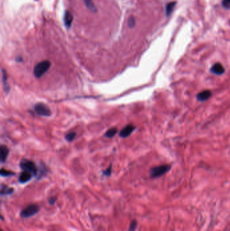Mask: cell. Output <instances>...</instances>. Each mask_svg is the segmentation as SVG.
Segmentation results:
<instances>
[{
	"label": "cell",
	"instance_id": "8992f818",
	"mask_svg": "<svg viewBox=\"0 0 230 231\" xmlns=\"http://www.w3.org/2000/svg\"><path fill=\"white\" fill-rule=\"evenodd\" d=\"M135 128L136 127L132 125H128L127 126H126L124 129H122L121 130V131L120 133V136L122 138L128 137L132 133Z\"/></svg>",
	"mask_w": 230,
	"mask_h": 231
},
{
	"label": "cell",
	"instance_id": "4fadbf2b",
	"mask_svg": "<svg viewBox=\"0 0 230 231\" xmlns=\"http://www.w3.org/2000/svg\"><path fill=\"white\" fill-rule=\"evenodd\" d=\"M7 74L6 72L2 69V82H3V89H4L5 92H8L10 90V87L7 84Z\"/></svg>",
	"mask_w": 230,
	"mask_h": 231
},
{
	"label": "cell",
	"instance_id": "603a6c76",
	"mask_svg": "<svg viewBox=\"0 0 230 231\" xmlns=\"http://www.w3.org/2000/svg\"><path fill=\"white\" fill-rule=\"evenodd\" d=\"M56 202V199L55 197H50L49 199V203L50 205H54Z\"/></svg>",
	"mask_w": 230,
	"mask_h": 231
},
{
	"label": "cell",
	"instance_id": "ac0fdd59",
	"mask_svg": "<svg viewBox=\"0 0 230 231\" xmlns=\"http://www.w3.org/2000/svg\"><path fill=\"white\" fill-rule=\"evenodd\" d=\"M0 174H1L2 176H9L14 175V173L11 171L7 170H5V169H3V168H2Z\"/></svg>",
	"mask_w": 230,
	"mask_h": 231
},
{
	"label": "cell",
	"instance_id": "7a4b0ae2",
	"mask_svg": "<svg viewBox=\"0 0 230 231\" xmlns=\"http://www.w3.org/2000/svg\"><path fill=\"white\" fill-rule=\"evenodd\" d=\"M171 165H161L151 169L150 176L151 178H158L170 170Z\"/></svg>",
	"mask_w": 230,
	"mask_h": 231
},
{
	"label": "cell",
	"instance_id": "ffe728a7",
	"mask_svg": "<svg viewBox=\"0 0 230 231\" xmlns=\"http://www.w3.org/2000/svg\"><path fill=\"white\" fill-rule=\"evenodd\" d=\"M223 6L226 9H229L230 8V0H223L222 2Z\"/></svg>",
	"mask_w": 230,
	"mask_h": 231
},
{
	"label": "cell",
	"instance_id": "52a82bcc",
	"mask_svg": "<svg viewBox=\"0 0 230 231\" xmlns=\"http://www.w3.org/2000/svg\"><path fill=\"white\" fill-rule=\"evenodd\" d=\"M210 71L213 74L217 75H221L224 73L225 68L221 64L216 63L211 67Z\"/></svg>",
	"mask_w": 230,
	"mask_h": 231
},
{
	"label": "cell",
	"instance_id": "5bb4252c",
	"mask_svg": "<svg viewBox=\"0 0 230 231\" xmlns=\"http://www.w3.org/2000/svg\"><path fill=\"white\" fill-rule=\"evenodd\" d=\"M175 6V2H170L166 6V15L167 16H170V15L172 13L173 11L174 7Z\"/></svg>",
	"mask_w": 230,
	"mask_h": 231
},
{
	"label": "cell",
	"instance_id": "3957f363",
	"mask_svg": "<svg viewBox=\"0 0 230 231\" xmlns=\"http://www.w3.org/2000/svg\"><path fill=\"white\" fill-rule=\"evenodd\" d=\"M20 166L23 171H27L33 176H35L37 173V168L35 164L33 161L28 160L26 159H23L20 163Z\"/></svg>",
	"mask_w": 230,
	"mask_h": 231
},
{
	"label": "cell",
	"instance_id": "8fae6325",
	"mask_svg": "<svg viewBox=\"0 0 230 231\" xmlns=\"http://www.w3.org/2000/svg\"><path fill=\"white\" fill-rule=\"evenodd\" d=\"M72 20H73V16H72V14L68 11H66L64 15V23L67 27H70Z\"/></svg>",
	"mask_w": 230,
	"mask_h": 231
},
{
	"label": "cell",
	"instance_id": "d6986e66",
	"mask_svg": "<svg viewBox=\"0 0 230 231\" xmlns=\"http://www.w3.org/2000/svg\"><path fill=\"white\" fill-rule=\"evenodd\" d=\"M137 226V222L136 220H132L130 223L128 231H135Z\"/></svg>",
	"mask_w": 230,
	"mask_h": 231
},
{
	"label": "cell",
	"instance_id": "9a60e30c",
	"mask_svg": "<svg viewBox=\"0 0 230 231\" xmlns=\"http://www.w3.org/2000/svg\"><path fill=\"white\" fill-rule=\"evenodd\" d=\"M117 133V129L116 128H112L109 129L105 133V136L107 138H112Z\"/></svg>",
	"mask_w": 230,
	"mask_h": 231
},
{
	"label": "cell",
	"instance_id": "5b68a950",
	"mask_svg": "<svg viewBox=\"0 0 230 231\" xmlns=\"http://www.w3.org/2000/svg\"><path fill=\"white\" fill-rule=\"evenodd\" d=\"M34 111L35 113L39 116H50L51 114V110L49 107L43 103H38L34 106Z\"/></svg>",
	"mask_w": 230,
	"mask_h": 231
},
{
	"label": "cell",
	"instance_id": "44dd1931",
	"mask_svg": "<svg viewBox=\"0 0 230 231\" xmlns=\"http://www.w3.org/2000/svg\"><path fill=\"white\" fill-rule=\"evenodd\" d=\"M111 173H112V165H110L109 168H107L105 171H103V174H104L105 176H110Z\"/></svg>",
	"mask_w": 230,
	"mask_h": 231
},
{
	"label": "cell",
	"instance_id": "7c38bea8",
	"mask_svg": "<svg viewBox=\"0 0 230 231\" xmlns=\"http://www.w3.org/2000/svg\"><path fill=\"white\" fill-rule=\"evenodd\" d=\"M14 192V188L7 187L5 184H2L1 185V195H10Z\"/></svg>",
	"mask_w": 230,
	"mask_h": 231
},
{
	"label": "cell",
	"instance_id": "2e32d148",
	"mask_svg": "<svg viewBox=\"0 0 230 231\" xmlns=\"http://www.w3.org/2000/svg\"><path fill=\"white\" fill-rule=\"evenodd\" d=\"M84 3H85L86 6L89 9H90L91 11H95L96 8L95 6H94V3L92 0H84Z\"/></svg>",
	"mask_w": 230,
	"mask_h": 231
},
{
	"label": "cell",
	"instance_id": "7402d4cb",
	"mask_svg": "<svg viewBox=\"0 0 230 231\" xmlns=\"http://www.w3.org/2000/svg\"><path fill=\"white\" fill-rule=\"evenodd\" d=\"M135 19H134L133 17H130L128 20V26H130V27H132V26H135Z\"/></svg>",
	"mask_w": 230,
	"mask_h": 231
},
{
	"label": "cell",
	"instance_id": "e0dca14e",
	"mask_svg": "<svg viewBox=\"0 0 230 231\" xmlns=\"http://www.w3.org/2000/svg\"><path fill=\"white\" fill-rule=\"evenodd\" d=\"M76 133H74V132H70V133H68V134H66V137H65V138H66V139L68 141L71 142V141H73V140L74 139L75 137H76Z\"/></svg>",
	"mask_w": 230,
	"mask_h": 231
},
{
	"label": "cell",
	"instance_id": "cb8c5ba5",
	"mask_svg": "<svg viewBox=\"0 0 230 231\" xmlns=\"http://www.w3.org/2000/svg\"><path fill=\"white\" fill-rule=\"evenodd\" d=\"M2 231H3V230H2Z\"/></svg>",
	"mask_w": 230,
	"mask_h": 231
},
{
	"label": "cell",
	"instance_id": "9c48e42d",
	"mask_svg": "<svg viewBox=\"0 0 230 231\" xmlns=\"http://www.w3.org/2000/svg\"><path fill=\"white\" fill-rule=\"evenodd\" d=\"M33 175L27 171H23L20 176H19V182L20 183H26L32 179V176Z\"/></svg>",
	"mask_w": 230,
	"mask_h": 231
},
{
	"label": "cell",
	"instance_id": "30bf717a",
	"mask_svg": "<svg viewBox=\"0 0 230 231\" xmlns=\"http://www.w3.org/2000/svg\"><path fill=\"white\" fill-rule=\"evenodd\" d=\"M0 153H1V161L3 163L6 160L7 156L9 154V149L6 145H2L0 147Z\"/></svg>",
	"mask_w": 230,
	"mask_h": 231
},
{
	"label": "cell",
	"instance_id": "277c9868",
	"mask_svg": "<svg viewBox=\"0 0 230 231\" xmlns=\"http://www.w3.org/2000/svg\"><path fill=\"white\" fill-rule=\"evenodd\" d=\"M39 207L35 204H31L23 209L20 213V216L24 218L32 217L39 212Z\"/></svg>",
	"mask_w": 230,
	"mask_h": 231
},
{
	"label": "cell",
	"instance_id": "6da1fadb",
	"mask_svg": "<svg viewBox=\"0 0 230 231\" xmlns=\"http://www.w3.org/2000/svg\"><path fill=\"white\" fill-rule=\"evenodd\" d=\"M51 66V62L48 60L41 61L39 63H38L34 68L33 73L34 75L37 78H41V77L45 74L49 68Z\"/></svg>",
	"mask_w": 230,
	"mask_h": 231
},
{
	"label": "cell",
	"instance_id": "ba28073f",
	"mask_svg": "<svg viewBox=\"0 0 230 231\" xmlns=\"http://www.w3.org/2000/svg\"><path fill=\"white\" fill-rule=\"evenodd\" d=\"M211 95L212 93H211V92H210V91L205 90V91L200 92V93L197 95V98L199 102H205L211 97Z\"/></svg>",
	"mask_w": 230,
	"mask_h": 231
}]
</instances>
